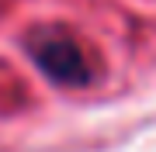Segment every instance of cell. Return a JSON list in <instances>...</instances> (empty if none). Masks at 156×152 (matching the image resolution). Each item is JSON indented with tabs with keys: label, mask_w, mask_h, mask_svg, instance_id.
I'll list each match as a JSON object with an SVG mask.
<instances>
[{
	"label": "cell",
	"mask_w": 156,
	"mask_h": 152,
	"mask_svg": "<svg viewBox=\"0 0 156 152\" xmlns=\"http://www.w3.org/2000/svg\"><path fill=\"white\" fill-rule=\"evenodd\" d=\"M28 52L31 59L38 62V69L52 83L62 86H83L90 79V66L80 52L76 38H69L66 31L59 28H38L28 35Z\"/></svg>",
	"instance_id": "1"
}]
</instances>
